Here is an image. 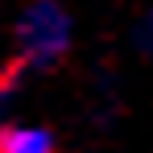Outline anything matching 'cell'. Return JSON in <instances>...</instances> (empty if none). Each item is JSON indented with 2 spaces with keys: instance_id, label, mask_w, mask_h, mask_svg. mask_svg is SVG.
Returning a JSON list of instances; mask_svg holds the SVG:
<instances>
[{
  "instance_id": "obj_3",
  "label": "cell",
  "mask_w": 153,
  "mask_h": 153,
  "mask_svg": "<svg viewBox=\"0 0 153 153\" xmlns=\"http://www.w3.org/2000/svg\"><path fill=\"white\" fill-rule=\"evenodd\" d=\"M132 42H137V50L145 54V58H153V4L141 13V21L132 29Z\"/></svg>"
},
{
  "instance_id": "obj_1",
  "label": "cell",
  "mask_w": 153,
  "mask_h": 153,
  "mask_svg": "<svg viewBox=\"0 0 153 153\" xmlns=\"http://www.w3.org/2000/svg\"><path fill=\"white\" fill-rule=\"evenodd\" d=\"M75 42V21L58 0H29L13 25V46L25 71L58 66Z\"/></svg>"
},
{
  "instance_id": "obj_2",
  "label": "cell",
  "mask_w": 153,
  "mask_h": 153,
  "mask_svg": "<svg viewBox=\"0 0 153 153\" xmlns=\"http://www.w3.org/2000/svg\"><path fill=\"white\" fill-rule=\"evenodd\" d=\"M0 153H58V141L46 124H4Z\"/></svg>"
}]
</instances>
